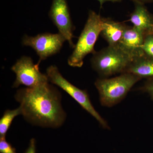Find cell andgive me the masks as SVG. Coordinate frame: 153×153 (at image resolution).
I'll use <instances>...</instances> for the list:
<instances>
[{"label":"cell","instance_id":"cell-1","mask_svg":"<svg viewBox=\"0 0 153 153\" xmlns=\"http://www.w3.org/2000/svg\"><path fill=\"white\" fill-rule=\"evenodd\" d=\"M15 99L20 103L22 115L34 125L56 128L65 120L60 93L48 82L36 87L20 88Z\"/></svg>","mask_w":153,"mask_h":153},{"label":"cell","instance_id":"cell-2","mask_svg":"<svg viewBox=\"0 0 153 153\" xmlns=\"http://www.w3.org/2000/svg\"><path fill=\"white\" fill-rule=\"evenodd\" d=\"M134 57L119 45L95 52L91 60L93 69L102 77L125 73Z\"/></svg>","mask_w":153,"mask_h":153},{"label":"cell","instance_id":"cell-3","mask_svg":"<svg viewBox=\"0 0 153 153\" xmlns=\"http://www.w3.org/2000/svg\"><path fill=\"white\" fill-rule=\"evenodd\" d=\"M141 79L134 74L123 73L113 78L102 77L97 79L94 84L102 105L110 107L117 104Z\"/></svg>","mask_w":153,"mask_h":153},{"label":"cell","instance_id":"cell-4","mask_svg":"<svg viewBox=\"0 0 153 153\" xmlns=\"http://www.w3.org/2000/svg\"><path fill=\"white\" fill-rule=\"evenodd\" d=\"M102 18L93 11L88 13L87 21L75 45L68 63L74 67H81L83 60L90 53L95 52L94 45L102 30Z\"/></svg>","mask_w":153,"mask_h":153},{"label":"cell","instance_id":"cell-5","mask_svg":"<svg viewBox=\"0 0 153 153\" xmlns=\"http://www.w3.org/2000/svg\"><path fill=\"white\" fill-rule=\"evenodd\" d=\"M46 74L49 81L59 86L71 96L83 109L98 122L103 128H109V126L106 121L102 117L91 104L86 91L79 89L68 82L60 74L58 68L55 65H52L47 68Z\"/></svg>","mask_w":153,"mask_h":153},{"label":"cell","instance_id":"cell-6","mask_svg":"<svg viewBox=\"0 0 153 153\" xmlns=\"http://www.w3.org/2000/svg\"><path fill=\"white\" fill-rule=\"evenodd\" d=\"M66 41L61 34L44 33L36 36L25 35L22 38L23 45L33 48L39 57L37 65L39 66L42 60L58 53Z\"/></svg>","mask_w":153,"mask_h":153},{"label":"cell","instance_id":"cell-7","mask_svg":"<svg viewBox=\"0 0 153 153\" xmlns=\"http://www.w3.org/2000/svg\"><path fill=\"white\" fill-rule=\"evenodd\" d=\"M11 69L16 74L13 88H18L20 85L29 88L36 87L49 81L47 74L41 73L39 66L34 64L32 58L28 56L20 58Z\"/></svg>","mask_w":153,"mask_h":153},{"label":"cell","instance_id":"cell-8","mask_svg":"<svg viewBox=\"0 0 153 153\" xmlns=\"http://www.w3.org/2000/svg\"><path fill=\"white\" fill-rule=\"evenodd\" d=\"M49 16L59 33L68 41L71 48H74L73 25L66 0H53Z\"/></svg>","mask_w":153,"mask_h":153},{"label":"cell","instance_id":"cell-9","mask_svg":"<svg viewBox=\"0 0 153 153\" xmlns=\"http://www.w3.org/2000/svg\"><path fill=\"white\" fill-rule=\"evenodd\" d=\"M146 36L135 27L127 26L118 45L134 58L144 54L142 47Z\"/></svg>","mask_w":153,"mask_h":153},{"label":"cell","instance_id":"cell-10","mask_svg":"<svg viewBox=\"0 0 153 153\" xmlns=\"http://www.w3.org/2000/svg\"><path fill=\"white\" fill-rule=\"evenodd\" d=\"M130 21L134 27L142 31L146 36L153 35V17L143 4L135 3L134 10L131 15Z\"/></svg>","mask_w":153,"mask_h":153},{"label":"cell","instance_id":"cell-11","mask_svg":"<svg viewBox=\"0 0 153 153\" xmlns=\"http://www.w3.org/2000/svg\"><path fill=\"white\" fill-rule=\"evenodd\" d=\"M102 30L100 35L109 46L118 45L127 26L120 22L102 18Z\"/></svg>","mask_w":153,"mask_h":153},{"label":"cell","instance_id":"cell-12","mask_svg":"<svg viewBox=\"0 0 153 153\" xmlns=\"http://www.w3.org/2000/svg\"><path fill=\"white\" fill-rule=\"evenodd\" d=\"M125 73H129L141 78H153V58L145 53L135 57Z\"/></svg>","mask_w":153,"mask_h":153},{"label":"cell","instance_id":"cell-13","mask_svg":"<svg viewBox=\"0 0 153 153\" xmlns=\"http://www.w3.org/2000/svg\"><path fill=\"white\" fill-rule=\"evenodd\" d=\"M22 114V111L20 107L14 110H7L0 120V138L6 137V134L12 121L15 117L19 115Z\"/></svg>","mask_w":153,"mask_h":153},{"label":"cell","instance_id":"cell-14","mask_svg":"<svg viewBox=\"0 0 153 153\" xmlns=\"http://www.w3.org/2000/svg\"><path fill=\"white\" fill-rule=\"evenodd\" d=\"M142 49L146 55L153 58V35L150 34L146 36Z\"/></svg>","mask_w":153,"mask_h":153},{"label":"cell","instance_id":"cell-15","mask_svg":"<svg viewBox=\"0 0 153 153\" xmlns=\"http://www.w3.org/2000/svg\"><path fill=\"white\" fill-rule=\"evenodd\" d=\"M0 153H16V149L6 141L5 138H0Z\"/></svg>","mask_w":153,"mask_h":153},{"label":"cell","instance_id":"cell-16","mask_svg":"<svg viewBox=\"0 0 153 153\" xmlns=\"http://www.w3.org/2000/svg\"><path fill=\"white\" fill-rule=\"evenodd\" d=\"M142 89L145 92H146L150 96L153 100V78L149 80L145 84Z\"/></svg>","mask_w":153,"mask_h":153},{"label":"cell","instance_id":"cell-17","mask_svg":"<svg viewBox=\"0 0 153 153\" xmlns=\"http://www.w3.org/2000/svg\"><path fill=\"white\" fill-rule=\"evenodd\" d=\"M25 153H36V140L34 138L30 140L29 147Z\"/></svg>","mask_w":153,"mask_h":153},{"label":"cell","instance_id":"cell-18","mask_svg":"<svg viewBox=\"0 0 153 153\" xmlns=\"http://www.w3.org/2000/svg\"><path fill=\"white\" fill-rule=\"evenodd\" d=\"M100 4V7H102V5L107 2H119L121 1L122 0H97Z\"/></svg>","mask_w":153,"mask_h":153},{"label":"cell","instance_id":"cell-19","mask_svg":"<svg viewBox=\"0 0 153 153\" xmlns=\"http://www.w3.org/2000/svg\"><path fill=\"white\" fill-rule=\"evenodd\" d=\"M132 1H134L135 3H140L143 4V3L147 2L150 1L152 0H132Z\"/></svg>","mask_w":153,"mask_h":153}]
</instances>
